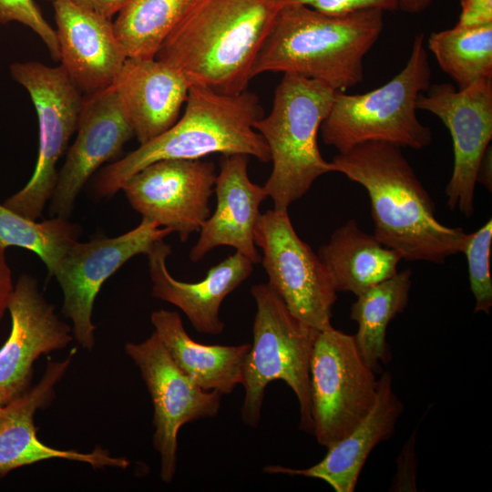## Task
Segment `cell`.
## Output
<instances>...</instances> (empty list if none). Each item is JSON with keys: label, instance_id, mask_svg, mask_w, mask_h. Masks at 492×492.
Returning <instances> with one entry per match:
<instances>
[{"label": "cell", "instance_id": "6da1fadb", "mask_svg": "<svg viewBox=\"0 0 492 492\" xmlns=\"http://www.w3.org/2000/svg\"><path fill=\"white\" fill-rule=\"evenodd\" d=\"M332 163L334 172L366 190L374 235L403 260L442 264L461 252L466 233L437 220L433 199L400 147L364 142L339 152Z\"/></svg>", "mask_w": 492, "mask_h": 492}, {"label": "cell", "instance_id": "7a4b0ae2", "mask_svg": "<svg viewBox=\"0 0 492 492\" xmlns=\"http://www.w3.org/2000/svg\"><path fill=\"white\" fill-rule=\"evenodd\" d=\"M279 9L265 0H195L156 58L178 70L190 86L243 92Z\"/></svg>", "mask_w": 492, "mask_h": 492}, {"label": "cell", "instance_id": "3957f363", "mask_svg": "<svg viewBox=\"0 0 492 492\" xmlns=\"http://www.w3.org/2000/svg\"><path fill=\"white\" fill-rule=\"evenodd\" d=\"M384 12L364 8L328 14L301 5L281 6L251 77L281 72L345 91L364 79V58L383 31Z\"/></svg>", "mask_w": 492, "mask_h": 492}, {"label": "cell", "instance_id": "277c9868", "mask_svg": "<svg viewBox=\"0 0 492 492\" xmlns=\"http://www.w3.org/2000/svg\"><path fill=\"white\" fill-rule=\"evenodd\" d=\"M185 104L183 115L169 129L100 170L93 186L96 196L115 195L130 177L162 159L220 153L271 161L268 145L254 128L262 111L255 94H224L191 85Z\"/></svg>", "mask_w": 492, "mask_h": 492}, {"label": "cell", "instance_id": "5b68a950", "mask_svg": "<svg viewBox=\"0 0 492 492\" xmlns=\"http://www.w3.org/2000/svg\"><path fill=\"white\" fill-rule=\"evenodd\" d=\"M336 90L297 75L283 74L272 108L254 128L266 141L272 169L263 188L276 210H288L321 176L334 172L317 144L321 125L330 111Z\"/></svg>", "mask_w": 492, "mask_h": 492}, {"label": "cell", "instance_id": "8992f818", "mask_svg": "<svg viewBox=\"0 0 492 492\" xmlns=\"http://www.w3.org/2000/svg\"><path fill=\"white\" fill-rule=\"evenodd\" d=\"M425 35L413 40L404 68L383 86L363 94L336 91L320 130L323 142L343 152L368 141L422 149L433 140L431 128L417 118L418 97L431 85Z\"/></svg>", "mask_w": 492, "mask_h": 492}, {"label": "cell", "instance_id": "52a82bcc", "mask_svg": "<svg viewBox=\"0 0 492 492\" xmlns=\"http://www.w3.org/2000/svg\"><path fill=\"white\" fill-rule=\"evenodd\" d=\"M257 312L253 343L244 363L243 423L256 427L261 420L266 386L285 382L295 394L300 407V429L313 433L310 394V360L318 330L295 317L267 283L251 289Z\"/></svg>", "mask_w": 492, "mask_h": 492}, {"label": "cell", "instance_id": "ba28073f", "mask_svg": "<svg viewBox=\"0 0 492 492\" xmlns=\"http://www.w3.org/2000/svg\"><path fill=\"white\" fill-rule=\"evenodd\" d=\"M11 77L28 92L36 111L39 148L32 177L18 192L3 203L6 208L31 220L42 216L54 191L56 165L77 131L83 105L81 90L64 67L36 61L15 62Z\"/></svg>", "mask_w": 492, "mask_h": 492}, {"label": "cell", "instance_id": "9c48e42d", "mask_svg": "<svg viewBox=\"0 0 492 492\" xmlns=\"http://www.w3.org/2000/svg\"><path fill=\"white\" fill-rule=\"evenodd\" d=\"M378 388L375 373L363 359L354 335L319 331L310 360L313 433L329 446L347 436L373 407Z\"/></svg>", "mask_w": 492, "mask_h": 492}, {"label": "cell", "instance_id": "30bf717a", "mask_svg": "<svg viewBox=\"0 0 492 492\" xmlns=\"http://www.w3.org/2000/svg\"><path fill=\"white\" fill-rule=\"evenodd\" d=\"M254 242L262 251L267 283L298 319L318 331L333 328L337 291L333 277L309 244L297 235L288 210L260 214Z\"/></svg>", "mask_w": 492, "mask_h": 492}, {"label": "cell", "instance_id": "8fae6325", "mask_svg": "<svg viewBox=\"0 0 492 492\" xmlns=\"http://www.w3.org/2000/svg\"><path fill=\"white\" fill-rule=\"evenodd\" d=\"M170 233L169 229L142 218L136 228L122 235L77 241L71 245L52 276L63 292L62 313L71 321L73 337L83 349L92 351L95 345L92 313L103 283L131 258L147 255Z\"/></svg>", "mask_w": 492, "mask_h": 492}, {"label": "cell", "instance_id": "7c38bea8", "mask_svg": "<svg viewBox=\"0 0 492 492\" xmlns=\"http://www.w3.org/2000/svg\"><path fill=\"white\" fill-rule=\"evenodd\" d=\"M125 353L138 368L153 407V446L160 456L159 476L172 482L177 469L178 433L185 424L215 417L221 395L205 391L173 361L153 333L140 343H127Z\"/></svg>", "mask_w": 492, "mask_h": 492}, {"label": "cell", "instance_id": "4fadbf2b", "mask_svg": "<svg viewBox=\"0 0 492 492\" xmlns=\"http://www.w3.org/2000/svg\"><path fill=\"white\" fill-rule=\"evenodd\" d=\"M416 108L436 115L450 132L454 166L446 187L447 205L470 218L478 169L492 139V77L465 89L450 83L430 85Z\"/></svg>", "mask_w": 492, "mask_h": 492}, {"label": "cell", "instance_id": "5bb4252c", "mask_svg": "<svg viewBox=\"0 0 492 492\" xmlns=\"http://www.w3.org/2000/svg\"><path fill=\"white\" fill-rule=\"evenodd\" d=\"M216 179L212 162L162 159L130 177L122 186L131 207L185 242L210 216Z\"/></svg>", "mask_w": 492, "mask_h": 492}, {"label": "cell", "instance_id": "9a60e30c", "mask_svg": "<svg viewBox=\"0 0 492 492\" xmlns=\"http://www.w3.org/2000/svg\"><path fill=\"white\" fill-rule=\"evenodd\" d=\"M77 132L49 200L52 217L69 219L89 178L103 163L117 158L135 136L129 116L113 85L83 97Z\"/></svg>", "mask_w": 492, "mask_h": 492}, {"label": "cell", "instance_id": "2e32d148", "mask_svg": "<svg viewBox=\"0 0 492 492\" xmlns=\"http://www.w3.org/2000/svg\"><path fill=\"white\" fill-rule=\"evenodd\" d=\"M7 311L12 327L0 349V405H8L31 387L35 361L66 348L74 339L72 327L56 313L30 274L14 284Z\"/></svg>", "mask_w": 492, "mask_h": 492}, {"label": "cell", "instance_id": "e0dca14e", "mask_svg": "<svg viewBox=\"0 0 492 492\" xmlns=\"http://www.w3.org/2000/svg\"><path fill=\"white\" fill-rule=\"evenodd\" d=\"M76 349L61 361H49L40 381L26 393L5 405L6 414L0 423V479L10 471L52 458L81 462L94 468L126 469V457L113 456L96 446L82 453L61 450L42 443L36 436L34 417L38 409L47 407L55 397V388L71 364Z\"/></svg>", "mask_w": 492, "mask_h": 492}, {"label": "cell", "instance_id": "ac0fdd59", "mask_svg": "<svg viewBox=\"0 0 492 492\" xmlns=\"http://www.w3.org/2000/svg\"><path fill=\"white\" fill-rule=\"evenodd\" d=\"M61 66L81 91L113 85L128 56L111 19L72 0L53 1Z\"/></svg>", "mask_w": 492, "mask_h": 492}, {"label": "cell", "instance_id": "d6986e66", "mask_svg": "<svg viewBox=\"0 0 492 492\" xmlns=\"http://www.w3.org/2000/svg\"><path fill=\"white\" fill-rule=\"evenodd\" d=\"M249 156L229 155L220 160L214 192L216 208L200 228V237L190 252L198 262L219 246H230L253 264L261 262L254 242V227L260 216V205L268 197L263 186L251 181Z\"/></svg>", "mask_w": 492, "mask_h": 492}, {"label": "cell", "instance_id": "ffe728a7", "mask_svg": "<svg viewBox=\"0 0 492 492\" xmlns=\"http://www.w3.org/2000/svg\"><path fill=\"white\" fill-rule=\"evenodd\" d=\"M170 254L171 246L163 240L147 254L152 295L179 308L198 332L220 334L225 327L220 318V305L251 274L253 263L236 251L211 267L203 280L185 282L169 272L167 258Z\"/></svg>", "mask_w": 492, "mask_h": 492}, {"label": "cell", "instance_id": "44dd1931", "mask_svg": "<svg viewBox=\"0 0 492 492\" xmlns=\"http://www.w3.org/2000/svg\"><path fill=\"white\" fill-rule=\"evenodd\" d=\"M403 410L404 405L393 388L392 375L384 372L378 379L376 399L367 415L347 436L327 446L320 462L299 469L266 466L263 471L318 478L336 492H353L369 454L393 435Z\"/></svg>", "mask_w": 492, "mask_h": 492}, {"label": "cell", "instance_id": "7402d4cb", "mask_svg": "<svg viewBox=\"0 0 492 492\" xmlns=\"http://www.w3.org/2000/svg\"><path fill=\"white\" fill-rule=\"evenodd\" d=\"M113 86L141 145L178 120L190 84L178 70L156 57H128Z\"/></svg>", "mask_w": 492, "mask_h": 492}, {"label": "cell", "instance_id": "603a6c76", "mask_svg": "<svg viewBox=\"0 0 492 492\" xmlns=\"http://www.w3.org/2000/svg\"><path fill=\"white\" fill-rule=\"evenodd\" d=\"M155 333L176 364L205 391L231 394L243 379L251 344L208 345L191 339L179 314L160 309L150 316Z\"/></svg>", "mask_w": 492, "mask_h": 492}, {"label": "cell", "instance_id": "cb8c5ba5", "mask_svg": "<svg viewBox=\"0 0 492 492\" xmlns=\"http://www.w3.org/2000/svg\"><path fill=\"white\" fill-rule=\"evenodd\" d=\"M317 255L330 272L337 292L355 296L395 275L403 260L374 234L362 231L354 220L337 228Z\"/></svg>", "mask_w": 492, "mask_h": 492}, {"label": "cell", "instance_id": "d4e9b609", "mask_svg": "<svg viewBox=\"0 0 492 492\" xmlns=\"http://www.w3.org/2000/svg\"><path fill=\"white\" fill-rule=\"evenodd\" d=\"M409 269L371 287L360 295L351 306L350 318L358 324L354 337L363 359L375 374L382 371L381 364L391 360L386 341L389 323L408 304L412 285Z\"/></svg>", "mask_w": 492, "mask_h": 492}, {"label": "cell", "instance_id": "484cf974", "mask_svg": "<svg viewBox=\"0 0 492 492\" xmlns=\"http://www.w3.org/2000/svg\"><path fill=\"white\" fill-rule=\"evenodd\" d=\"M195 0H125L113 28L129 58H154Z\"/></svg>", "mask_w": 492, "mask_h": 492}, {"label": "cell", "instance_id": "4316f807", "mask_svg": "<svg viewBox=\"0 0 492 492\" xmlns=\"http://www.w3.org/2000/svg\"><path fill=\"white\" fill-rule=\"evenodd\" d=\"M427 47L458 89L492 77V23L433 32Z\"/></svg>", "mask_w": 492, "mask_h": 492}, {"label": "cell", "instance_id": "83f0119b", "mask_svg": "<svg viewBox=\"0 0 492 492\" xmlns=\"http://www.w3.org/2000/svg\"><path fill=\"white\" fill-rule=\"evenodd\" d=\"M80 234V226L68 219L52 217L36 222L0 204V245L5 250L19 247L33 251L51 276Z\"/></svg>", "mask_w": 492, "mask_h": 492}, {"label": "cell", "instance_id": "f1b7e54d", "mask_svg": "<svg viewBox=\"0 0 492 492\" xmlns=\"http://www.w3.org/2000/svg\"><path fill=\"white\" fill-rule=\"evenodd\" d=\"M491 248L492 220L490 219L476 231L466 234L461 251L467 261L476 313L482 312L489 314L492 307Z\"/></svg>", "mask_w": 492, "mask_h": 492}, {"label": "cell", "instance_id": "f546056e", "mask_svg": "<svg viewBox=\"0 0 492 492\" xmlns=\"http://www.w3.org/2000/svg\"><path fill=\"white\" fill-rule=\"evenodd\" d=\"M17 22L28 26L45 43L52 58H60L56 30L47 23L34 0H0V24Z\"/></svg>", "mask_w": 492, "mask_h": 492}, {"label": "cell", "instance_id": "4dcf8cb0", "mask_svg": "<svg viewBox=\"0 0 492 492\" xmlns=\"http://www.w3.org/2000/svg\"><path fill=\"white\" fill-rule=\"evenodd\" d=\"M274 5H305L328 14H342L364 8H379L383 11L397 10L396 0H265Z\"/></svg>", "mask_w": 492, "mask_h": 492}, {"label": "cell", "instance_id": "1f68e13d", "mask_svg": "<svg viewBox=\"0 0 492 492\" xmlns=\"http://www.w3.org/2000/svg\"><path fill=\"white\" fill-rule=\"evenodd\" d=\"M415 433L404 445L397 458V471L393 477L390 491L416 490V456L415 451Z\"/></svg>", "mask_w": 492, "mask_h": 492}, {"label": "cell", "instance_id": "d6a6232c", "mask_svg": "<svg viewBox=\"0 0 492 492\" xmlns=\"http://www.w3.org/2000/svg\"><path fill=\"white\" fill-rule=\"evenodd\" d=\"M458 25L476 26L492 23V0H460Z\"/></svg>", "mask_w": 492, "mask_h": 492}, {"label": "cell", "instance_id": "836d02e7", "mask_svg": "<svg viewBox=\"0 0 492 492\" xmlns=\"http://www.w3.org/2000/svg\"><path fill=\"white\" fill-rule=\"evenodd\" d=\"M13 289L12 272L6 260L5 249L0 245V323L7 311Z\"/></svg>", "mask_w": 492, "mask_h": 492}, {"label": "cell", "instance_id": "e575fe53", "mask_svg": "<svg viewBox=\"0 0 492 492\" xmlns=\"http://www.w3.org/2000/svg\"><path fill=\"white\" fill-rule=\"evenodd\" d=\"M77 5L108 19L117 15L125 0H72Z\"/></svg>", "mask_w": 492, "mask_h": 492}, {"label": "cell", "instance_id": "d590c367", "mask_svg": "<svg viewBox=\"0 0 492 492\" xmlns=\"http://www.w3.org/2000/svg\"><path fill=\"white\" fill-rule=\"evenodd\" d=\"M491 159L490 145L483 156L477 177V182L482 183L490 192L492 190Z\"/></svg>", "mask_w": 492, "mask_h": 492}, {"label": "cell", "instance_id": "8d00e7d4", "mask_svg": "<svg viewBox=\"0 0 492 492\" xmlns=\"http://www.w3.org/2000/svg\"><path fill=\"white\" fill-rule=\"evenodd\" d=\"M433 0H396L397 9L408 14H418L425 11Z\"/></svg>", "mask_w": 492, "mask_h": 492}, {"label": "cell", "instance_id": "74e56055", "mask_svg": "<svg viewBox=\"0 0 492 492\" xmlns=\"http://www.w3.org/2000/svg\"><path fill=\"white\" fill-rule=\"evenodd\" d=\"M5 414H6L5 406H3L2 405H0V423L5 416Z\"/></svg>", "mask_w": 492, "mask_h": 492}, {"label": "cell", "instance_id": "f35d334b", "mask_svg": "<svg viewBox=\"0 0 492 492\" xmlns=\"http://www.w3.org/2000/svg\"><path fill=\"white\" fill-rule=\"evenodd\" d=\"M50 1H52V2H53V1H55V0H50Z\"/></svg>", "mask_w": 492, "mask_h": 492}]
</instances>
